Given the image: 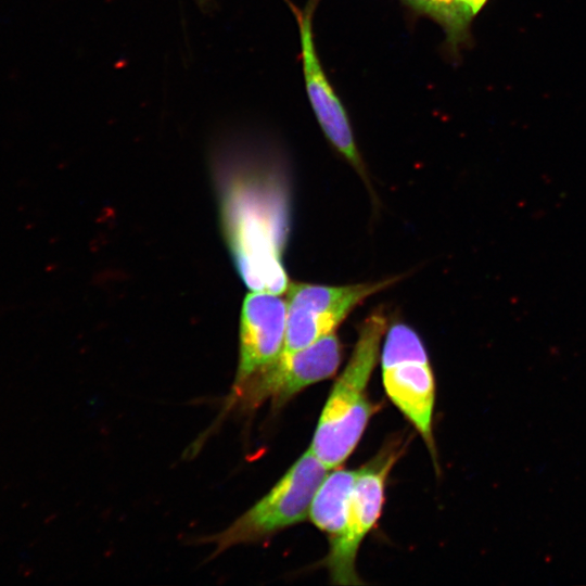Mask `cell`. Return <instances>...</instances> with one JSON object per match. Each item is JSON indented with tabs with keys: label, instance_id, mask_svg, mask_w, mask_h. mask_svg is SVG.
I'll list each match as a JSON object with an SVG mask.
<instances>
[{
	"label": "cell",
	"instance_id": "cell-1",
	"mask_svg": "<svg viewBox=\"0 0 586 586\" xmlns=\"http://www.w3.org/2000/svg\"><path fill=\"white\" fill-rule=\"evenodd\" d=\"M386 329L387 320L381 309L362 321L352 356L321 411L309 449L328 470L340 468L351 456L373 412L368 383Z\"/></svg>",
	"mask_w": 586,
	"mask_h": 586
},
{
	"label": "cell",
	"instance_id": "cell-2",
	"mask_svg": "<svg viewBox=\"0 0 586 586\" xmlns=\"http://www.w3.org/2000/svg\"><path fill=\"white\" fill-rule=\"evenodd\" d=\"M328 470L308 448L258 502L212 536L215 551L265 538L308 518L313 498Z\"/></svg>",
	"mask_w": 586,
	"mask_h": 586
},
{
	"label": "cell",
	"instance_id": "cell-3",
	"mask_svg": "<svg viewBox=\"0 0 586 586\" xmlns=\"http://www.w3.org/2000/svg\"><path fill=\"white\" fill-rule=\"evenodd\" d=\"M381 372L387 397L433 450L435 380L423 342L409 326L397 322L388 328Z\"/></svg>",
	"mask_w": 586,
	"mask_h": 586
},
{
	"label": "cell",
	"instance_id": "cell-4",
	"mask_svg": "<svg viewBox=\"0 0 586 586\" xmlns=\"http://www.w3.org/2000/svg\"><path fill=\"white\" fill-rule=\"evenodd\" d=\"M399 277L347 285L290 282L286 290V330L282 352L305 348L336 328L367 297Z\"/></svg>",
	"mask_w": 586,
	"mask_h": 586
},
{
	"label": "cell",
	"instance_id": "cell-5",
	"mask_svg": "<svg viewBox=\"0 0 586 586\" xmlns=\"http://www.w3.org/2000/svg\"><path fill=\"white\" fill-rule=\"evenodd\" d=\"M400 451L398 445L383 448L379 455L358 469L354 491L342 534L330 542L324 563L337 585H358L355 562L358 549L374 527L384 504L385 483Z\"/></svg>",
	"mask_w": 586,
	"mask_h": 586
},
{
	"label": "cell",
	"instance_id": "cell-6",
	"mask_svg": "<svg viewBox=\"0 0 586 586\" xmlns=\"http://www.w3.org/2000/svg\"><path fill=\"white\" fill-rule=\"evenodd\" d=\"M341 358V343L333 332L305 348L282 352L255 372L237 393L244 395L250 406L266 400L281 406L308 385L332 377Z\"/></svg>",
	"mask_w": 586,
	"mask_h": 586
},
{
	"label": "cell",
	"instance_id": "cell-7",
	"mask_svg": "<svg viewBox=\"0 0 586 586\" xmlns=\"http://www.w3.org/2000/svg\"><path fill=\"white\" fill-rule=\"evenodd\" d=\"M316 0H309L304 12L298 15L302 64L308 100L330 143L359 173H364L348 115L328 80L316 52L311 25Z\"/></svg>",
	"mask_w": 586,
	"mask_h": 586
},
{
	"label": "cell",
	"instance_id": "cell-8",
	"mask_svg": "<svg viewBox=\"0 0 586 586\" xmlns=\"http://www.w3.org/2000/svg\"><path fill=\"white\" fill-rule=\"evenodd\" d=\"M286 330V301L266 291L246 295L241 313L240 362L233 390L283 351Z\"/></svg>",
	"mask_w": 586,
	"mask_h": 586
},
{
	"label": "cell",
	"instance_id": "cell-9",
	"mask_svg": "<svg viewBox=\"0 0 586 586\" xmlns=\"http://www.w3.org/2000/svg\"><path fill=\"white\" fill-rule=\"evenodd\" d=\"M357 473L358 470L334 469L323 479L313 498L308 518L328 534L330 542L345 527Z\"/></svg>",
	"mask_w": 586,
	"mask_h": 586
},
{
	"label": "cell",
	"instance_id": "cell-10",
	"mask_svg": "<svg viewBox=\"0 0 586 586\" xmlns=\"http://www.w3.org/2000/svg\"><path fill=\"white\" fill-rule=\"evenodd\" d=\"M487 0H450L453 28L447 37L451 47H457L466 39L469 25Z\"/></svg>",
	"mask_w": 586,
	"mask_h": 586
},
{
	"label": "cell",
	"instance_id": "cell-11",
	"mask_svg": "<svg viewBox=\"0 0 586 586\" xmlns=\"http://www.w3.org/2000/svg\"><path fill=\"white\" fill-rule=\"evenodd\" d=\"M430 0H404V2L413 11L420 13L423 7L429 2Z\"/></svg>",
	"mask_w": 586,
	"mask_h": 586
}]
</instances>
